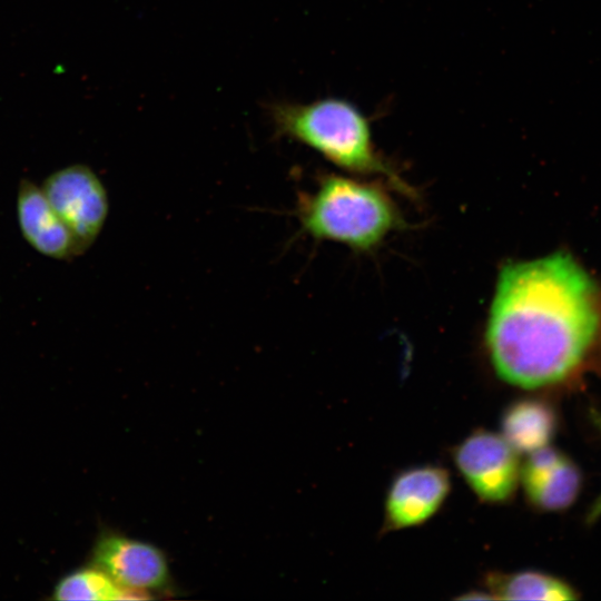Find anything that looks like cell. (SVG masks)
Returning <instances> with one entry per match:
<instances>
[{
  "label": "cell",
  "instance_id": "obj_4",
  "mask_svg": "<svg viewBox=\"0 0 601 601\" xmlns=\"http://www.w3.org/2000/svg\"><path fill=\"white\" fill-rule=\"evenodd\" d=\"M48 201L70 231L79 255L97 239L109 211L107 190L85 165H70L49 175L41 185Z\"/></svg>",
  "mask_w": 601,
  "mask_h": 601
},
{
  "label": "cell",
  "instance_id": "obj_11",
  "mask_svg": "<svg viewBox=\"0 0 601 601\" xmlns=\"http://www.w3.org/2000/svg\"><path fill=\"white\" fill-rule=\"evenodd\" d=\"M484 587L499 600H575L578 591L566 581L534 570L490 572Z\"/></svg>",
  "mask_w": 601,
  "mask_h": 601
},
{
  "label": "cell",
  "instance_id": "obj_7",
  "mask_svg": "<svg viewBox=\"0 0 601 601\" xmlns=\"http://www.w3.org/2000/svg\"><path fill=\"white\" fill-rule=\"evenodd\" d=\"M92 562L126 590L148 593L162 590L170 582L161 550L117 533L106 532L97 540Z\"/></svg>",
  "mask_w": 601,
  "mask_h": 601
},
{
  "label": "cell",
  "instance_id": "obj_5",
  "mask_svg": "<svg viewBox=\"0 0 601 601\" xmlns=\"http://www.w3.org/2000/svg\"><path fill=\"white\" fill-rule=\"evenodd\" d=\"M519 453L502 434L479 428L453 449L456 469L483 503L510 502L520 485Z\"/></svg>",
  "mask_w": 601,
  "mask_h": 601
},
{
  "label": "cell",
  "instance_id": "obj_9",
  "mask_svg": "<svg viewBox=\"0 0 601 601\" xmlns=\"http://www.w3.org/2000/svg\"><path fill=\"white\" fill-rule=\"evenodd\" d=\"M17 217L23 238L39 254L59 260L79 255L70 231L48 201L41 186L28 179L19 184Z\"/></svg>",
  "mask_w": 601,
  "mask_h": 601
},
{
  "label": "cell",
  "instance_id": "obj_3",
  "mask_svg": "<svg viewBox=\"0 0 601 601\" xmlns=\"http://www.w3.org/2000/svg\"><path fill=\"white\" fill-rule=\"evenodd\" d=\"M297 216L305 233L367 252L404 226L403 217L382 186L351 176L321 177L312 194H302Z\"/></svg>",
  "mask_w": 601,
  "mask_h": 601
},
{
  "label": "cell",
  "instance_id": "obj_8",
  "mask_svg": "<svg viewBox=\"0 0 601 601\" xmlns=\"http://www.w3.org/2000/svg\"><path fill=\"white\" fill-rule=\"evenodd\" d=\"M520 485L535 510L560 512L575 502L582 474L572 459L549 445L526 454L521 463Z\"/></svg>",
  "mask_w": 601,
  "mask_h": 601
},
{
  "label": "cell",
  "instance_id": "obj_1",
  "mask_svg": "<svg viewBox=\"0 0 601 601\" xmlns=\"http://www.w3.org/2000/svg\"><path fill=\"white\" fill-rule=\"evenodd\" d=\"M495 375L529 391L601 371V285L565 250L503 264L484 329Z\"/></svg>",
  "mask_w": 601,
  "mask_h": 601
},
{
  "label": "cell",
  "instance_id": "obj_6",
  "mask_svg": "<svg viewBox=\"0 0 601 601\" xmlns=\"http://www.w3.org/2000/svg\"><path fill=\"white\" fill-rule=\"evenodd\" d=\"M451 490L447 470L418 465L398 472L387 490L382 532L423 524L443 505Z\"/></svg>",
  "mask_w": 601,
  "mask_h": 601
},
{
  "label": "cell",
  "instance_id": "obj_2",
  "mask_svg": "<svg viewBox=\"0 0 601 601\" xmlns=\"http://www.w3.org/2000/svg\"><path fill=\"white\" fill-rule=\"evenodd\" d=\"M278 136L295 139L354 175L386 179L403 194L411 187L377 151L370 121L352 102L324 98L309 104L280 102L270 107Z\"/></svg>",
  "mask_w": 601,
  "mask_h": 601
},
{
  "label": "cell",
  "instance_id": "obj_12",
  "mask_svg": "<svg viewBox=\"0 0 601 601\" xmlns=\"http://www.w3.org/2000/svg\"><path fill=\"white\" fill-rule=\"evenodd\" d=\"M147 598L145 592L120 588L96 565L69 573L53 589V599L60 601L138 600Z\"/></svg>",
  "mask_w": 601,
  "mask_h": 601
},
{
  "label": "cell",
  "instance_id": "obj_13",
  "mask_svg": "<svg viewBox=\"0 0 601 601\" xmlns=\"http://www.w3.org/2000/svg\"><path fill=\"white\" fill-rule=\"evenodd\" d=\"M592 423L597 426L601 434V412L597 408H592L591 412ZM601 519V492L592 502L587 511L585 522L587 524H593Z\"/></svg>",
  "mask_w": 601,
  "mask_h": 601
},
{
  "label": "cell",
  "instance_id": "obj_10",
  "mask_svg": "<svg viewBox=\"0 0 601 601\" xmlns=\"http://www.w3.org/2000/svg\"><path fill=\"white\" fill-rule=\"evenodd\" d=\"M556 430L558 416L553 406L538 397L512 402L501 417V434L519 454L549 446Z\"/></svg>",
  "mask_w": 601,
  "mask_h": 601
}]
</instances>
